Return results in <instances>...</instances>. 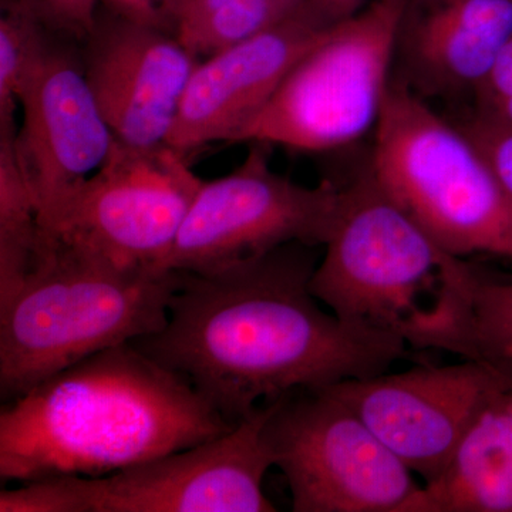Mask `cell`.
Segmentation results:
<instances>
[{
  "label": "cell",
  "mask_w": 512,
  "mask_h": 512,
  "mask_svg": "<svg viewBox=\"0 0 512 512\" xmlns=\"http://www.w3.org/2000/svg\"><path fill=\"white\" fill-rule=\"evenodd\" d=\"M77 45L50 33L20 97L15 156L45 231L117 141L87 83Z\"/></svg>",
  "instance_id": "12"
},
{
  "label": "cell",
  "mask_w": 512,
  "mask_h": 512,
  "mask_svg": "<svg viewBox=\"0 0 512 512\" xmlns=\"http://www.w3.org/2000/svg\"><path fill=\"white\" fill-rule=\"evenodd\" d=\"M512 94V37L495 60L493 70L488 74L473 106H483L491 101L503 99Z\"/></svg>",
  "instance_id": "23"
},
{
  "label": "cell",
  "mask_w": 512,
  "mask_h": 512,
  "mask_svg": "<svg viewBox=\"0 0 512 512\" xmlns=\"http://www.w3.org/2000/svg\"><path fill=\"white\" fill-rule=\"evenodd\" d=\"M178 279V271L124 268L45 232L32 275L0 311L2 402L86 357L163 329Z\"/></svg>",
  "instance_id": "3"
},
{
  "label": "cell",
  "mask_w": 512,
  "mask_h": 512,
  "mask_svg": "<svg viewBox=\"0 0 512 512\" xmlns=\"http://www.w3.org/2000/svg\"><path fill=\"white\" fill-rule=\"evenodd\" d=\"M50 32L82 43L92 32L101 0H22Z\"/></svg>",
  "instance_id": "22"
},
{
  "label": "cell",
  "mask_w": 512,
  "mask_h": 512,
  "mask_svg": "<svg viewBox=\"0 0 512 512\" xmlns=\"http://www.w3.org/2000/svg\"><path fill=\"white\" fill-rule=\"evenodd\" d=\"M316 248L292 242L218 271H178L164 328L131 345L232 424L292 390L382 375L409 357L399 335L323 311L311 292Z\"/></svg>",
  "instance_id": "1"
},
{
  "label": "cell",
  "mask_w": 512,
  "mask_h": 512,
  "mask_svg": "<svg viewBox=\"0 0 512 512\" xmlns=\"http://www.w3.org/2000/svg\"><path fill=\"white\" fill-rule=\"evenodd\" d=\"M370 168L447 254L512 259L510 192L453 121L393 82L375 128Z\"/></svg>",
  "instance_id": "4"
},
{
  "label": "cell",
  "mask_w": 512,
  "mask_h": 512,
  "mask_svg": "<svg viewBox=\"0 0 512 512\" xmlns=\"http://www.w3.org/2000/svg\"><path fill=\"white\" fill-rule=\"evenodd\" d=\"M266 402L234 429L104 477L59 476L0 493L2 512H274L264 480Z\"/></svg>",
  "instance_id": "5"
},
{
  "label": "cell",
  "mask_w": 512,
  "mask_h": 512,
  "mask_svg": "<svg viewBox=\"0 0 512 512\" xmlns=\"http://www.w3.org/2000/svg\"><path fill=\"white\" fill-rule=\"evenodd\" d=\"M403 512H512V389L485 403L441 476Z\"/></svg>",
  "instance_id": "17"
},
{
  "label": "cell",
  "mask_w": 512,
  "mask_h": 512,
  "mask_svg": "<svg viewBox=\"0 0 512 512\" xmlns=\"http://www.w3.org/2000/svg\"><path fill=\"white\" fill-rule=\"evenodd\" d=\"M473 110L488 117V119L512 128V94L503 99L491 101L483 106H473Z\"/></svg>",
  "instance_id": "25"
},
{
  "label": "cell",
  "mask_w": 512,
  "mask_h": 512,
  "mask_svg": "<svg viewBox=\"0 0 512 512\" xmlns=\"http://www.w3.org/2000/svg\"><path fill=\"white\" fill-rule=\"evenodd\" d=\"M414 349H439L512 376V278L448 254L436 299L404 333Z\"/></svg>",
  "instance_id": "16"
},
{
  "label": "cell",
  "mask_w": 512,
  "mask_h": 512,
  "mask_svg": "<svg viewBox=\"0 0 512 512\" xmlns=\"http://www.w3.org/2000/svg\"><path fill=\"white\" fill-rule=\"evenodd\" d=\"M404 0H372L313 46L239 143L323 153L375 130L392 83Z\"/></svg>",
  "instance_id": "7"
},
{
  "label": "cell",
  "mask_w": 512,
  "mask_h": 512,
  "mask_svg": "<svg viewBox=\"0 0 512 512\" xmlns=\"http://www.w3.org/2000/svg\"><path fill=\"white\" fill-rule=\"evenodd\" d=\"M87 83L116 140L134 148L168 146L185 89L201 60L165 28L101 5L80 43Z\"/></svg>",
  "instance_id": "14"
},
{
  "label": "cell",
  "mask_w": 512,
  "mask_h": 512,
  "mask_svg": "<svg viewBox=\"0 0 512 512\" xmlns=\"http://www.w3.org/2000/svg\"><path fill=\"white\" fill-rule=\"evenodd\" d=\"M366 0H302L256 35L201 60L185 89L167 144L188 156L210 144L239 143L293 67Z\"/></svg>",
  "instance_id": "11"
},
{
  "label": "cell",
  "mask_w": 512,
  "mask_h": 512,
  "mask_svg": "<svg viewBox=\"0 0 512 512\" xmlns=\"http://www.w3.org/2000/svg\"><path fill=\"white\" fill-rule=\"evenodd\" d=\"M261 436L295 512H403L421 487L326 386L266 400Z\"/></svg>",
  "instance_id": "8"
},
{
  "label": "cell",
  "mask_w": 512,
  "mask_h": 512,
  "mask_svg": "<svg viewBox=\"0 0 512 512\" xmlns=\"http://www.w3.org/2000/svg\"><path fill=\"white\" fill-rule=\"evenodd\" d=\"M272 0H170L165 26L198 60L217 55L284 18Z\"/></svg>",
  "instance_id": "19"
},
{
  "label": "cell",
  "mask_w": 512,
  "mask_h": 512,
  "mask_svg": "<svg viewBox=\"0 0 512 512\" xmlns=\"http://www.w3.org/2000/svg\"><path fill=\"white\" fill-rule=\"evenodd\" d=\"M326 387L429 484L441 476L485 403L512 389V376L464 359L457 365L416 366Z\"/></svg>",
  "instance_id": "13"
},
{
  "label": "cell",
  "mask_w": 512,
  "mask_h": 512,
  "mask_svg": "<svg viewBox=\"0 0 512 512\" xmlns=\"http://www.w3.org/2000/svg\"><path fill=\"white\" fill-rule=\"evenodd\" d=\"M512 37V0H404L392 82L429 103L476 99Z\"/></svg>",
  "instance_id": "15"
},
{
  "label": "cell",
  "mask_w": 512,
  "mask_h": 512,
  "mask_svg": "<svg viewBox=\"0 0 512 512\" xmlns=\"http://www.w3.org/2000/svg\"><path fill=\"white\" fill-rule=\"evenodd\" d=\"M343 191L311 292L346 322L403 338L440 289L447 252L384 191L372 168Z\"/></svg>",
  "instance_id": "6"
},
{
  "label": "cell",
  "mask_w": 512,
  "mask_h": 512,
  "mask_svg": "<svg viewBox=\"0 0 512 512\" xmlns=\"http://www.w3.org/2000/svg\"><path fill=\"white\" fill-rule=\"evenodd\" d=\"M202 183L173 147L116 141L106 163L43 231L124 268L164 269Z\"/></svg>",
  "instance_id": "10"
},
{
  "label": "cell",
  "mask_w": 512,
  "mask_h": 512,
  "mask_svg": "<svg viewBox=\"0 0 512 512\" xmlns=\"http://www.w3.org/2000/svg\"><path fill=\"white\" fill-rule=\"evenodd\" d=\"M272 2L278 3V5L284 6L286 9H295L302 0H272Z\"/></svg>",
  "instance_id": "26"
},
{
  "label": "cell",
  "mask_w": 512,
  "mask_h": 512,
  "mask_svg": "<svg viewBox=\"0 0 512 512\" xmlns=\"http://www.w3.org/2000/svg\"><path fill=\"white\" fill-rule=\"evenodd\" d=\"M251 144L232 173L202 183L164 269L205 274L292 242L325 247L342 211L340 184L295 183L272 170L268 144Z\"/></svg>",
  "instance_id": "9"
},
{
  "label": "cell",
  "mask_w": 512,
  "mask_h": 512,
  "mask_svg": "<svg viewBox=\"0 0 512 512\" xmlns=\"http://www.w3.org/2000/svg\"><path fill=\"white\" fill-rule=\"evenodd\" d=\"M50 33L22 0H0V121L16 120Z\"/></svg>",
  "instance_id": "20"
},
{
  "label": "cell",
  "mask_w": 512,
  "mask_h": 512,
  "mask_svg": "<svg viewBox=\"0 0 512 512\" xmlns=\"http://www.w3.org/2000/svg\"><path fill=\"white\" fill-rule=\"evenodd\" d=\"M168 3L170 0H101L104 8L165 29V10Z\"/></svg>",
  "instance_id": "24"
},
{
  "label": "cell",
  "mask_w": 512,
  "mask_h": 512,
  "mask_svg": "<svg viewBox=\"0 0 512 512\" xmlns=\"http://www.w3.org/2000/svg\"><path fill=\"white\" fill-rule=\"evenodd\" d=\"M18 127L16 121H0V311L32 275L45 238L15 156Z\"/></svg>",
  "instance_id": "18"
},
{
  "label": "cell",
  "mask_w": 512,
  "mask_h": 512,
  "mask_svg": "<svg viewBox=\"0 0 512 512\" xmlns=\"http://www.w3.org/2000/svg\"><path fill=\"white\" fill-rule=\"evenodd\" d=\"M235 426L180 373L123 343L2 404L0 477L110 476Z\"/></svg>",
  "instance_id": "2"
},
{
  "label": "cell",
  "mask_w": 512,
  "mask_h": 512,
  "mask_svg": "<svg viewBox=\"0 0 512 512\" xmlns=\"http://www.w3.org/2000/svg\"><path fill=\"white\" fill-rule=\"evenodd\" d=\"M451 121L483 154L512 195V128L473 109L466 111L460 119Z\"/></svg>",
  "instance_id": "21"
}]
</instances>
